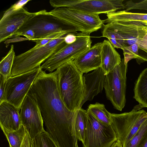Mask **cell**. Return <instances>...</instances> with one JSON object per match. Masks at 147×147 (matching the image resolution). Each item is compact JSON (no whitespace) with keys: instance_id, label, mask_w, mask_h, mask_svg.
<instances>
[{"instance_id":"f1b7e54d","label":"cell","mask_w":147,"mask_h":147,"mask_svg":"<svg viewBox=\"0 0 147 147\" xmlns=\"http://www.w3.org/2000/svg\"><path fill=\"white\" fill-rule=\"evenodd\" d=\"M67 33H68L65 32L54 33L42 39L33 40V41L36 42V45L31 49L33 50L41 47L46 45L52 40Z\"/></svg>"},{"instance_id":"7a4b0ae2","label":"cell","mask_w":147,"mask_h":147,"mask_svg":"<svg viewBox=\"0 0 147 147\" xmlns=\"http://www.w3.org/2000/svg\"><path fill=\"white\" fill-rule=\"evenodd\" d=\"M58 88L67 108L75 111L80 108L86 93L83 74L77 68L74 60L69 61L57 69Z\"/></svg>"},{"instance_id":"4fadbf2b","label":"cell","mask_w":147,"mask_h":147,"mask_svg":"<svg viewBox=\"0 0 147 147\" xmlns=\"http://www.w3.org/2000/svg\"><path fill=\"white\" fill-rule=\"evenodd\" d=\"M38 13L29 12L23 7L3 17L0 21V42L11 38L26 22Z\"/></svg>"},{"instance_id":"d6a6232c","label":"cell","mask_w":147,"mask_h":147,"mask_svg":"<svg viewBox=\"0 0 147 147\" xmlns=\"http://www.w3.org/2000/svg\"><path fill=\"white\" fill-rule=\"evenodd\" d=\"M77 32L68 33L65 36L64 41L67 44H70L75 42L77 39Z\"/></svg>"},{"instance_id":"2e32d148","label":"cell","mask_w":147,"mask_h":147,"mask_svg":"<svg viewBox=\"0 0 147 147\" xmlns=\"http://www.w3.org/2000/svg\"><path fill=\"white\" fill-rule=\"evenodd\" d=\"M86 86V93L80 108L87 101H91L101 92L104 88L106 75L100 67L92 72L83 75Z\"/></svg>"},{"instance_id":"74e56055","label":"cell","mask_w":147,"mask_h":147,"mask_svg":"<svg viewBox=\"0 0 147 147\" xmlns=\"http://www.w3.org/2000/svg\"><path fill=\"white\" fill-rule=\"evenodd\" d=\"M144 23L147 26V22H144Z\"/></svg>"},{"instance_id":"9a60e30c","label":"cell","mask_w":147,"mask_h":147,"mask_svg":"<svg viewBox=\"0 0 147 147\" xmlns=\"http://www.w3.org/2000/svg\"><path fill=\"white\" fill-rule=\"evenodd\" d=\"M102 42L95 44L74 60L77 68L83 74L101 67Z\"/></svg>"},{"instance_id":"52a82bcc","label":"cell","mask_w":147,"mask_h":147,"mask_svg":"<svg viewBox=\"0 0 147 147\" xmlns=\"http://www.w3.org/2000/svg\"><path fill=\"white\" fill-rule=\"evenodd\" d=\"M127 64L124 58L106 76L104 88L107 98L115 109L121 111L126 102V74Z\"/></svg>"},{"instance_id":"3957f363","label":"cell","mask_w":147,"mask_h":147,"mask_svg":"<svg viewBox=\"0 0 147 147\" xmlns=\"http://www.w3.org/2000/svg\"><path fill=\"white\" fill-rule=\"evenodd\" d=\"M67 34L52 40L41 47L33 50L31 49L16 56L11 77L27 72L40 66L41 63L45 61L54 52L66 44L64 41V38Z\"/></svg>"},{"instance_id":"277c9868","label":"cell","mask_w":147,"mask_h":147,"mask_svg":"<svg viewBox=\"0 0 147 147\" xmlns=\"http://www.w3.org/2000/svg\"><path fill=\"white\" fill-rule=\"evenodd\" d=\"M28 29L32 30L34 32V40L42 39L54 33H69L79 31L75 27L49 14L45 10L38 11L37 14L28 19L11 38L16 37L20 33Z\"/></svg>"},{"instance_id":"ba28073f","label":"cell","mask_w":147,"mask_h":147,"mask_svg":"<svg viewBox=\"0 0 147 147\" xmlns=\"http://www.w3.org/2000/svg\"><path fill=\"white\" fill-rule=\"evenodd\" d=\"M48 13L75 27L82 32L90 34L104 25L98 15L86 13L72 8H56Z\"/></svg>"},{"instance_id":"7402d4cb","label":"cell","mask_w":147,"mask_h":147,"mask_svg":"<svg viewBox=\"0 0 147 147\" xmlns=\"http://www.w3.org/2000/svg\"><path fill=\"white\" fill-rule=\"evenodd\" d=\"M87 111L103 124L109 125H111V113L107 110L104 104L98 102L90 104Z\"/></svg>"},{"instance_id":"d590c367","label":"cell","mask_w":147,"mask_h":147,"mask_svg":"<svg viewBox=\"0 0 147 147\" xmlns=\"http://www.w3.org/2000/svg\"><path fill=\"white\" fill-rule=\"evenodd\" d=\"M139 147H147V133L144 136Z\"/></svg>"},{"instance_id":"5b68a950","label":"cell","mask_w":147,"mask_h":147,"mask_svg":"<svg viewBox=\"0 0 147 147\" xmlns=\"http://www.w3.org/2000/svg\"><path fill=\"white\" fill-rule=\"evenodd\" d=\"M140 104L135 106L129 112L111 113V125L116 135L117 140L124 147L138 132L147 119V113Z\"/></svg>"},{"instance_id":"83f0119b","label":"cell","mask_w":147,"mask_h":147,"mask_svg":"<svg viewBox=\"0 0 147 147\" xmlns=\"http://www.w3.org/2000/svg\"><path fill=\"white\" fill-rule=\"evenodd\" d=\"M124 56V61L126 64L130 60L137 58L138 56V47L137 43L124 48L122 49Z\"/></svg>"},{"instance_id":"7c38bea8","label":"cell","mask_w":147,"mask_h":147,"mask_svg":"<svg viewBox=\"0 0 147 147\" xmlns=\"http://www.w3.org/2000/svg\"><path fill=\"white\" fill-rule=\"evenodd\" d=\"M20 109L22 125L32 139L45 131L43 120L36 100L29 92L22 104Z\"/></svg>"},{"instance_id":"e575fe53","label":"cell","mask_w":147,"mask_h":147,"mask_svg":"<svg viewBox=\"0 0 147 147\" xmlns=\"http://www.w3.org/2000/svg\"><path fill=\"white\" fill-rule=\"evenodd\" d=\"M21 147H32V139L27 132Z\"/></svg>"},{"instance_id":"8d00e7d4","label":"cell","mask_w":147,"mask_h":147,"mask_svg":"<svg viewBox=\"0 0 147 147\" xmlns=\"http://www.w3.org/2000/svg\"><path fill=\"white\" fill-rule=\"evenodd\" d=\"M111 147H122V146L119 141L117 140L113 144Z\"/></svg>"},{"instance_id":"9c48e42d","label":"cell","mask_w":147,"mask_h":147,"mask_svg":"<svg viewBox=\"0 0 147 147\" xmlns=\"http://www.w3.org/2000/svg\"><path fill=\"white\" fill-rule=\"evenodd\" d=\"M124 0H50L54 7L73 8L90 14L98 15L125 9Z\"/></svg>"},{"instance_id":"d4e9b609","label":"cell","mask_w":147,"mask_h":147,"mask_svg":"<svg viewBox=\"0 0 147 147\" xmlns=\"http://www.w3.org/2000/svg\"><path fill=\"white\" fill-rule=\"evenodd\" d=\"M32 147H59L51 136L45 130L32 139Z\"/></svg>"},{"instance_id":"ac0fdd59","label":"cell","mask_w":147,"mask_h":147,"mask_svg":"<svg viewBox=\"0 0 147 147\" xmlns=\"http://www.w3.org/2000/svg\"><path fill=\"white\" fill-rule=\"evenodd\" d=\"M101 57L100 67L106 75L121 61L120 55L107 40H104L102 42Z\"/></svg>"},{"instance_id":"1f68e13d","label":"cell","mask_w":147,"mask_h":147,"mask_svg":"<svg viewBox=\"0 0 147 147\" xmlns=\"http://www.w3.org/2000/svg\"><path fill=\"white\" fill-rule=\"evenodd\" d=\"M23 36L28 38L29 40L33 41L35 40V34L34 31L31 29H28L24 31L17 35L16 37Z\"/></svg>"},{"instance_id":"30bf717a","label":"cell","mask_w":147,"mask_h":147,"mask_svg":"<svg viewBox=\"0 0 147 147\" xmlns=\"http://www.w3.org/2000/svg\"><path fill=\"white\" fill-rule=\"evenodd\" d=\"M41 69V66H39L27 72L9 78L6 84L4 101L20 110L25 97Z\"/></svg>"},{"instance_id":"484cf974","label":"cell","mask_w":147,"mask_h":147,"mask_svg":"<svg viewBox=\"0 0 147 147\" xmlns=\"http://www.w3.org/2000/svg\"><path fill=\"white\" fill-rule=\"evenodd\" d=\"M147 133V119L141 125L140 129L124 147H139Z\"/></svg>"},{"instance_id":"5bb4252c","label":"cell","mask_w":147,"mask_h":147,"mask_svg":"<svg viewBox=\"0 0 147 147\" xmlns=\"http://www.w3.org/2000/svg\"><path fill=\"white\" fill-rule=\"evenodd\" d=\"M109 23L123 38L124 47L137 43L147 32V26L143 22H117Z\"/></svg>"},{"instance_id":"e0dca14e","label":"cell","mask_w":147,"mask_h":147,"mask_svg":"<svg viewBox=\"0 0 147 147\" xmlns=\"http://www.w3.org/2000/svg\"><path fill=\"white\" fill-rule=\"evenodd\" d=\"M22 125L20 110L4 101L0 103V125L9 131L18 130Z\"/></svg>"},{"instance_id":"d6986e66","label":"cell","mask_w":147,"mask_h":147,"mask_svg":"<svg viewBox=\"0 0 147 147\" xmlns=\"http://www.w3.org/2000/svg\"><path fill=\"white\" fill-rule=\"evenodd\" d=\"M107 18L102 20L103 23L138 21L147 22V13L128 12L125 10L107 14Z\"/></svg>"},{"instance_id":"4316f807","label":"cell","mask_w":147,"mask_h":147,"mask_svg":"<svg viewBox=\"0 0 147 147\" xmlns=\"http://www.w3.org/2000/svg\"><path fill=\"white\" fill-rule=\"evenodd\" d=\"M138 47V56L136 60L137 63H141L147 61V32L137 43Z\"/></svg>"},{"instance_id":"836d02e7","label":"cell","mask_w":147,"mask_h":147,"mask_svg":"<svg viewBox=\"0 0 147 147\" xmlns=\"http://www.w3.org/2000/svg\"><path fill=\"white\" fill-rule=\"evenodd\" d=\"M29 40L27 38L17 37L10 39H8L5 41L4 43L6 45V47H7L9 45V44L11 43L20 42L25 40Z\"/></svg>"},{"instance_id":"603a6c76","label":"cell","mask_w":147,"mask_h":147,"mask_svg":"<svg viewBox=\"0 0 147 147\" xmlns=\"http://www.w3.org/2000/svg\"><path fill=\"white\" fill-rule=\"evenodd\" d=\"M7 139L10 147H21L27 131L22 125L17 130L8 131L1 127Z\"/></svg>"},{"instance_id":"4dcf8cb0","label":"cell","mask_w":147,"mask_h":147,"mask_svg":"<svg viewBox=\"0 0 147 147\" xmlns=\"http://www.w3.org/2000/svg\"><path fill=\"white\" fill-rule=\"evenodd\" d=\"M7 80L6 78L0 74V103L4 101L5 90Z\"/></svg>"},{"instance_id":"8992f818","label":"cell","mask_w":147,"mask_h":147,"mask_svg":"<svg viewBox=\"0 0 147 147\" xmlns=\"http://www.w3.org/2000/svg\"><path fill=\"white\" fill-rule=\"evenodd\" d=\"M76 36L75 42L65 44L54 52L41 66L42 69L52 72L66 62L74 60L91 47L90 34L77 32Z\"/></svg>"},{"instance_id":"f546056e","label":"cell","mask_w":147,"mask_h":147,"mask_svg":"<svg viewBox=\"0 0 147 147\" xmlns=\"http://www.w3.org/2000/svg\"><path fill=\"white\" fill-rule=\"evenodd\" d=\"M30 1V0H22L18 1L12 5L10 8L5 11L3 17L5 16L12 12L23 7L25 5Z\"/></svg>"},{"instance_id":"44dd1931","label":"cell","mask_w":147,"mask_h":147,"mask_svg":"<svg viewBox=\"0 0 147 147\" xmlns=\"http://www.w3.org/2000/svg\"><path fill=\"white\" fill-rule=\"evenodd\" d=\"M88 112L82 108L76 111L74 127L77 138L83 143L88 122Z\"/></svg>"},{"instance_id":"ffe728a7","label":"cell","mask_w":147,"mask_h":147,"mask_svg":"<svg viewBox=\"0 0 147 147\" xmlns=\"http://www.w3.org/2000/svg\"><path fill=\"white\" fill-rule=\"evenodd\" d=\"M134 91V98L143 108H147V68L140 74L135 84Z\"/></svg>"},{"instance_id":"6da1fadb","label":"cell","mask_w":147,"mask_h":147,"mask_svg":"<svg viewBox=\"0 0 147 147\" xmlns=\"http://www.w3.org/2000/svg\"><path fill=\"white\" fill-rule=\"evenodd\" d=\"M29 92L36 98L46 128L74 122L76 111L66 107L58 91L56 70L41 69Z\"/></svg>"},{"instance_id":"8fae6325","label":"cell","mask_w":147,"mask_h":147,"mask_svg":"<svg viewBox=\"0 0 147 147\" xmlns=\"http://www.w3.org/2000/svg\"><path fill=\"white\" fill-rule=\"evenodd\" d=\"M88 114V122L83 147H111L117 140L111 125L103 124L90 113Z\"/></svg>"},{"instance_id":"cb8c5ba5","label":"cell","mask_w":147,"mask_h":147,"mask_svg":"<svg viewBox=\"0 0 147 147\" xmlns=\"http://www.w3.org/2000/svg\"><path fill=\"white\" fill-rule=\"evenodd\" d=\"M14 46L12 45L7 55L3 57L0 63V73L8 79L11 77L12 68L16 56Z\"/></svg>"}]
</instances>
